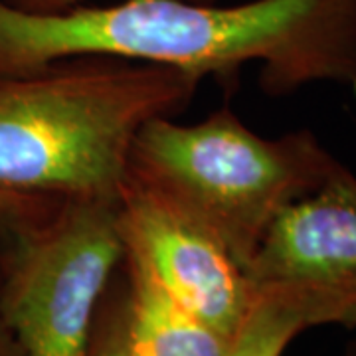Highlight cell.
I'll list each match as a JSON object with an SVG mask.
<instances>
[{
  "label": "cell",
  "mask_w": 356,
  "mask_h": 356,
  "mask_svg": "<svg viewBox=\"0 0 356 356\" xmlns=\"http://www.w3.org/2000/svg\"><path fill=\"white\" fill-rule=\"evenodd\" d=\"M76 56H113L206 76L259 65L283 97L317 81L356 93V0H121L56 16L0 0V74L22 76Z\"/></svg>",
  "instance_id": "1"
},
{
  "label": "cell",
  "mask_w": 356,
  "mask_h": 356,
  "mask_svg": "<svg viewBox=\"0 0 356 356\" xmlns=\"http://www.w3.org/2000/svg\"><path fill=\"white\" fill-rule=\"evenodd\" d=\"M200 81L113 56L0 74V191L117 202L140 127L188 107Z\"/></svg>",
  "instance_id": "2"
},
{
  "label": "cell",
  "mask_w": 356,
  "mask_h": 356,
  "mask_svg": "<svg viewBox=\"0 0 356 356\" xmlns=\"http://www.w3.org/2000/svg\"><path fill=\"white\" fill-rule=\"evenodd\" d=\"M341 166L309 129L266 139L229 107L192 125L156 117L129 153V175L208 229L243 271L281 212Z\"/></svg>",
  "instance_id": "3"
},
{
  "label": "cell",
  "mask_w": 356,
  "mask_h": 356,
  "mask_svg": "<svg viewBox=\"0 0 356 356\" xmlns=\"http://www.w3.org/2000/svg\"><path fill=\"white\" fill-rule=\"evenodd\" d=\"M125 255L119 200H62L0 248V313L26 356H83Z\"/></svg>",
  "instance_id": "4"
},
{
  "label": "cell",
  "mask_w": 356,
  "mask_h": 356,
  "mask_svg": "<svg viewBox=\"0 0 356 356\" xmlns=\"http://www.w3.org/2000/svg\"><path fill=\"white\" fill-rule=\"evenodd\" d=\"M245 275L315 309L321 327L356 331V177L341 166L323 186L287 206L267 229Z\"/></svg>",
  "instance_id": "5"
},
{
  "label": "cell",
  "mask_w": 356,
  "mask_h": 356,
  "mask_svg": "<svg viewBox=\"0 0 356 356\" xmlns=\"http://www.w3.org/2000/svg\"><path fill=\"white\" fill-rule=\"evenodd\" d=\"M119 224L125 248L140 255L166 291L238 339L254 309L255 287L208 229L129 170L119 191Z\"/></svg>",
  "instance_id": "6"
},
{
  "label": "cell",
  "mask_w": 356,
  "mask_h": 356,
  "mask_svg": "<svg viewBox=\"0 0 356 356\" xmlns=\"http://www.w3.org/2000/svg\"><path fill=\"white\" fill-rule=\"evenodd\" d=\"M127 344L131 356H232L236 339L204 323L153 275L139 254L125 248Z\"/></svg>",
  "instance_id": "7"
},
{
  "label": "cell",
  "mask_w": 356,
  "mask_h": 356,
  "mask_svg": "<svg viewBox=\"0 0 356 356\" xmlns=\"http://www.w3.org/2000/svg\"><path fill=\"white\" fill-rule=\"evenodd\" d=\"M83 356H131L127 344V283L121 267L103 293Z\"/></svg>",
  "instance_id": "8"
},
{
  "label": "cell",
  "mask_w": 356,
  "mask_h": 356,
  "mask_svg": "<svg viewBox=\"0 0 356 356\" xmlns=\"http://www.w3.org/2000/svg\"><path fill=\"white\" fill-rule=\"evenodd\" d=\"M62 198L0 191V248L36 226L58 208Z\"/></svg>",
  "instance_id": "9"
},
{
  "label": "cell",
  "mask_w": 356,
  "mask_h": 356,
  "mask_svg": "<svg viewBox=\"0 0 356 356\" xmlns=\"http://www.w3.org/2000/svg\"><path fill=\"white\" fill-rule=\"evenodd\" d=\"M4 2L20 13L56 16V14L76 10L79 6H88L93 0H4ZM200 2H216V0H200Z\"/></svg>",
  "instance_id": "10"
},
{
  "label": "cell",
  "mask_w": 356,
  "mask_h": 356,
  "mask_svg": "<svg viewBox=\"0 0 356 356\" xmlns=\"http://www.w3.org/2000/svg\"><path fill=\"white\" fill-rule=\"evenodd\" d=\"M0 356H26L20 341L0 313Z\"/></svg>",
  "instance_id": "11"
},
{
  "label": "cell",
  "mask_w": 356,
  "mask_h": 356,
  "mask_svg": "<svg viewBox=\"0 0 356 356\" xmlns=\"http://www.w3.org/2000/svg\"><path fill=\"white\" fill-rule=\"evenodd\" d=\"M341 356H356V339H353L350 343L344 346L343 355Z\"/></svg>",
  "instance_id": "12"
}]
</instances>
